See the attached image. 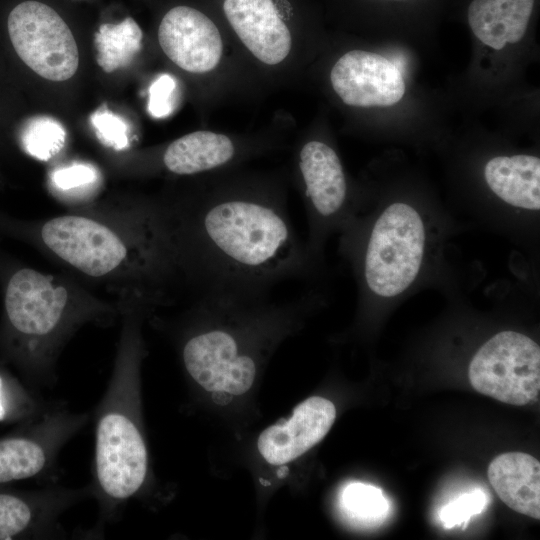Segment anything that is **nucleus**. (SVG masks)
<instances>
[{"mask_svg":"<svg viewBox=\"0 0 540 540\" xmlns=\"http://www.w3.org/2000/svg\"><path fill=\"white\" fill-rule=\"evenodd\" d=\"M60 403H44L26 435L0 440V484L49 476L64 445L89 421Z\"/></svg>","mask_w":540,"mask_h":540,"instance_id":"8","label":"nucleus"},{"mask_svg":"<svg viewBox=\"0 0 540 540\" xmlns=\"http://www.w3.org/2000/svg\"><path fill=\"white\" fill-rule=\"evenodd\" d=\"M222 8L228 23L255 58L270 66L287 58L292 35L274 0H223Z\"/></svg>","mask_w":540,"mask_h":540,"instance_id":"15","label":"nucleus"},{"mask_svg":"<svg viewBox=\"0 0 540 540\" xmlns=\"http://www.w3.org/2000/svg\"><path fill=\"white\" fill-rule=\"evenodd\" d=\"M4 306L9 324L26 341L34 379L51 387L58 348L77 321L66 288L35 269L22 268L7 283Z\"/></svg>","mask_w":540,"mask_h":540,"instance_id":"3","label":"nucleus"},{"mask_svg":"<svg viewBox=\"0 0 540 540\" xmlns=\"http://www.w3.org/2000/svg\"><path fill=\"white\" fill-rule=\"evenodd\" d=\"M487 503L486 495L479 490L466 493L444 506L440 519L445 528H452L467 522L479 514Z\"/></svg>","mask_w":540,"mask_h":540,"instance_id":"24","label":"nucleus"},{"mask_svg":"<svg viewBox=\"0 0 540 540\" xmlns=\"http://www.w3.org/2000/svg\"><path fill=\"white\" fill-rule=\"evenodd\" d=\"M468 377L481 394L510 405H527L540 392L539 345L524 334L500 332L473 356Z\"/></svg>","mask_w":540,"mask_h":540,"instance_id":"6","label":"nucleus"},{"mask_svg":"<svg viewBox=\"0 0 540 540\" xmlns=\"http://www.w3.org/2000/svg\"><path fill=\"white\" fill-rule=\"evenodd\" d=\"M425 244L423 221L410 205L394 203L376 220L364 257V278L376 295L402 293L416 278Z\"/></svg>","mask_w":540,"mask_h":540,"instance_id":"5","label":"nucleus"},{"mask_svg":"<svg viewBox=\"0 0 540 540\" xmlns=\"http://www.w3.org/2000/svg\"><path fill=\"white\" fill-rule=\"evenodd\" d=\"M331 85L349 106L388 107L405 93L400 70L384 56L352 50L341 56L330 72Z\"/></svg>","mask_w":540,"mask_h":540,"instance_id":"10","label":"nucleus"},{"mask_svg":"<svg viewBox=\"0 0 540 540\" xmlns=\"http://www.w3.org/2000/svg\"><path fill=\"white\" fill-rule=\"evenodd\" d=\"M91 123L98 139L106 146L120 150L128 144V126L124 119L108 109L91 115Z\"/></svg>","mask_w":540,"mask_h":540,"instance_id":"23","label":"nucleus"},{"mask_svg":"<svg viewBox=\"0 0 540 540\" xmlns=\"http://www.w3.org/2000/svg\"><path fill=\"white\" fill-rule=\"evenodd\" d=\"M487 476L499 498L515 512L540 519V463L530 454L496 456Z\"/></svg>","mask_w":540,"mask_h":540,"instance_id":"16","label":"nucleus"},{"mask_svg":"<svg viewBox=\"0 0 540 540\" xmlns=\"http://www.w3.org/2000/svg\"><path fill=\"white\" fill-rule=\"evenodd\" d=\"M533 6L534 0H473L468 22L481 42L500 50L523 38Z\"/></svg>","mask_w":540,"mask_h":540,"instance_id":"18","label":"nucleus"},{"mask_svg":"<svg viewBox=\"0 0 540 540\" xmlns=\"http://www.w3.org/2000/svg\"><path fill=\"white\" fill-rule=\"evenodd\" d=\"M165 213L175 265L201 295L268 296L308 270L283 197L266 187L214 186Z\"/></svg>","mask_w":540,"mask_h":540,"instance_id":"1","label":"nucleus"},{"mask_svg":"<svg viewBox=\"0 0 540 540\" xmlns=\"http://www.w3.org/2000/svg\"><path fill=\"white\" fill-rule=\"evenodd\" d=\"M158 41L175 65L194 74L214 70L223 53L222 37L213 20L185 5L166 12L159 24Z\"/></svg>","mask_w":540,"mask_h":540,"instance_id":"11","label":"nucleus"},{"mask_svg":"<svg viewBox=\"0 0 540 540\" xmlns=\"http://www.w3.org/2000/svg\"><path fill=\"white\" fill-rule=\"evenodd\" d=\"M218 324L212 323L189 335L182 347L187 373L209 392L240 395L250 389L256 375V359L244 348L238 327L244 295L204 294Z\"/></svg>","mask_w":540,"mask_h":540,"instance_id":"4","label":"nucleus"},{"mask_svg":"<svg viewBox=\"0 0 540 540\" xmlns=\"http://www.w3.org/2000/svg\"><path fill=\"white\" fill-rule=\"evenodd\" d=\"M238 154L239 148L227 135L195 131L171 142L162 155V164L176 175H196L224 167Z\"/></svg>","mask_w":540,"mask_h":540,"instance_id":"17","label":"nucleus"},{"mask_svg":"<svg viewBox=\"0 0 540 540\" xmlns=\"http://www.w3.org/2000/svg\"><path fill=\"white\" fill-rule=\"evenodd\" d=\"M94 178V169L85 164H74L61 168L53 174V182L62 189H70L91 183Z\"/></svg>","mask_w":540,"mask_h":540,"instance_id":"26","label":"nucleus"},{"mask_svg":"<svg viewBox=\"0 0 540 540\" xmlns=\"http://www.w3.org/2000/svg\"><path fill=\"white\" fill-rule=\"evenodd\" d=\"M142 38L140 26L130 17L100 25L94 35L98 65L107 73L126 67L141 50Z\"/></svg>","mask_w":540,"mask_h":540,"instance_id":"20","label":"nucleus"},{"mask_svg":"<svg viewBox=\"0 0 540 540\" xmlns=\"http://www.w3.org/2000/svg\"><path fill=\"white\" fill-rule=\"evenodd\" d=\"M139 360L137 333L126 327L107 389L92 412L95 451L89 486L99 506L98 530L117 520L148 478L139 413Z\"/></svg>","mask_w":540,"mask_h":540,"instance_id":"2","label":"nucleus"},{"mask_svg":"<svg viewBox=\"0 0 540 540\" xmlns=\"http://www.w3.org/2000/svg\"><path fill=\"white\" fill-rule=\"evenodd\" d=\"M336 418L334 404L312 396L299 403L288 420H281L259 435L257 446L262 457L272 465L288 463L319 443Z\"/></svg>","mask_w":540,"mask_h":540,"instance_id":"14","label":"nucleus"},{"mask_svg":"<svg viewBox=\"0 0 540 540\" xmlns=\"http://www.w3.org/2000/svg\"><path fill=\"white\" fill-rule=\"evenodd\" d=\"M297 170L314 241L321 227L329 224L343 209L347 198L346 178L337 153L319 140H310L302 145L297 157Z\"/></svg>","mask_w":540,"mask_h":540,"instance_id":"12","label":"nucleus"},{"mask_svg":"<svg viewBox=\"0 0 540 540\" xmlns=\"http://www.w3.org/2000/svg\"><path fill=\"white\" fill-rule=\"evenodd\" d=\"M490 189L506 203L540 209V159L531 155L498 156L484 168Z\"/></svg>","mask_w":540,"mask_h":540,"instance_id":"19","label":"nucleus"},{"mask_svg":"<svg viewBox=\"0 0 540 540\" xmlns=\"http://www.w3.org/2000/svg\"><path fill=\"white\" fill-rule=\"evenodd\" d=\"M25 151L40 160H48L65 144L66 131L57 120L48 116L29 119L20 134Z\"/></svg>","mask_w":540,"mask_h":540,"instance_id":"22","label":"nucleus"},{"mask_svg":"<svg viewBox=\"0 0 540 540\" xmlns=\"http://www.w3.org/2000/svg\"><path fill=\"white\" fill-rule=\"evenodd\" d=\"M341 507L346 516L354 522L377 525L388 513L389 505L379 488L355 482L343 490Z\"/></svg>","mask_w":540,"mask_h":540,"instance_id":"21","label":"nucleus"},{"mask_svg":"<svg viewBox=\"0 0 540 540\" xmlns=\"http://www.w3.org/2000/svg\"><path fill=\"white\" fill-rule=\"evenodd\" d=\"M92 497L83 488L47 487L29 498L0 493V540L33 532L43 539L65 535L60 516L74 504Z\"/></svg>","mask_w":540,"mask_h":540,"instance_id":"13","label":"nucleus"},{"mask_svg":"<svg viewBox=\"0 0 540 540\" xmlns=\"http://www.w3.org/2000/svg\"><path fill=\"white\" fill-rule=\"evenodd\" d=\"M8 33L17 55L36 74L54 82L70 79L79 65L74 36L60 15L38 1L15 6Z\"/></svg>","mask_w":540,"mask_h":540,"instance_id":"7","label":"nucleus"},{"mask_svg":"<svg viewBox=\"0 0 540 540\" xmlns=\"http://www.w3.org/2000/svg\"><path fill=\"white\" fill-rule=\"evenodd\" d=\"M41 237L56 256L91 277L110 274L128 256L127 245L114 230L86 216L54 217L43 225Z\"/></svg>","mask_w":540,"mask_h":540,"instance_id":"9","label":"nucleus"},{"mask_svg":"<svg viewBox=\"0 0 540 540\" xmlns=\"http://www.w3.org/2000/svg\"><path fill=\"white\" fill-rule=\"evenodd\" d=\"M5 416V406L3 403V384L2 379L0 378V420Z\"/></svg>","mask_w":540,"mask_h":540,"instance_id":"27","label":"nucleus"},{"mask_svg":"<svg viewBox=\"0 0 540 540\" xmlns=\"http://www.w3.org/2000/svg\"><path fill=\"white\" fill-rule=\"evenodd\" d=\"M175 81L169 75H161L149 89V112L155 117L168 115L172 110Z\"/></svg>","mask_w":540,"mask_h":540,"instance_id":"25","label":"nucleus"}]
</instances>
